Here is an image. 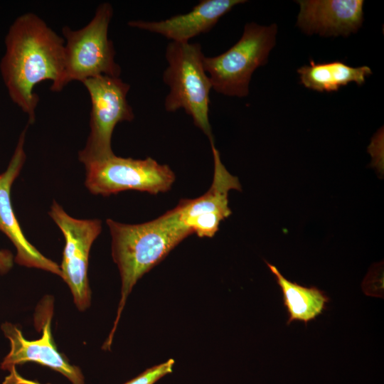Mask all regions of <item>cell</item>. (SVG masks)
<instances>
[{"label": "cell", "mask_w": 384, "mask_h": 384, "mask_svg": "<svg viewBox=\"0 0 384 384\" xmlns=\"http://www.w3.org/2000/svg\"><path fill=\"white\" fill-rule=\"evenodd\" d=\"M63 38L33 13L17 17L5 38L6 51L0 71L11 100L34 122L39 98L33 91L43 80L58 92L64 70Z\"/></svg>", "instance_id": "cell-1"}, {"label": "cell", "mask_w": 384, "mask_h": 384, "mask_svg": "<svg viewBox=\"0 0 384 384\" xmlns=\"http://www.w3.org/2000/svg\"><path fill=\"white\" fill-rule=\"evenodd\" d=\"M112 236V255L122 281L121 299L114 326L106 341L110 347L126 300L137 282L183 239L192 234L173 208L159 218L141 224L107 220Z\"/></svg>", "instance_id": "cell-2"}, {"label": "cell", "mask_w": 384, "mask_h": 384, "mask_svg": "<svg viewBox=\"0 0 384 384\" xmlns=\"http://www.w3.org/2000/svg\"><path fill=\"white\" fill-rule=\"evenodd\" d=\"M204 57L199 43L171 41L167 45L168 67L163 80L170 91L164 107L169 112L183 109L212 142L214 139L208 118L212 84L203 67Z\"/></svg>", "instance_id": "cell-3"}, {"label": "cell", "mask_w": 384, "mask_h": 384, "mask_svg": "<svg viewBox=\"0 0 384 384\" xmlns=\"http://www.w3.org/2000/svg\"><path fill=\"white\" fill-rule=\"evenodd\" d=\"M113 15L110 3L99 5L91 21L78 30L65 26L64 70L61 90L70 81L83 82L101 75L119 77L120 66L115 62V50L108 38V28Z\"/></svg>", "instance_id": "cell-4"}, {"label": "cell", "mask_w": 384, "mask_h": 384, "mask_svg": "<svg viewBox=\"0 0 384 384\" xmlns=\"http://www.w3.org/2000/svg\"><path fill=\"white\" fill-rule=\"evenodd\" d=\"M277 26L247 23L240 40L227 51L215 57H204L203 67L217 92L239 97L249 93L255 70L267 62L276 43Z\"/></svg>", "instance_id": "cell-5"}, {"label": "cell", "mask_w": 384, "mask_h": 384, "mask_svg": "<svg viewBox=\"0 0 384 384\" xmlns=\"http://www.w3.org/2000/svg\"><path fill=\"white\" fill-rule=\"evenodd\" d=\"M82 83L91 101L90 132L85 147L78 153L79 160L86 165L114 155L111 142L115 126L132 121L134 114L127 100L130 86L119 77L101 75Z\"/></svg>", "instance_id": "cell-6"}, {"label": "cell", "mask_w": 384, "mask_h": 384, "mask_svg": "<svg viewBox=\"0 0 384 384\" xmlns=\"http://www.w3.org/2000/svg\"><path fill=\"white\" fill-rule=\"evenodd\" d=\"M85 186L93 194L108 196L127 190L158 194L169 191L175 174L151 157L123 158L114 154L85 165Z\"/></svg>", "instance_id": "cell-7"}, {"label": "cell", "mask_w": 384, "mask_h": 384, "mask_svg": "<svg viewBox=\"0 0 384 384\" xmlns=\"http://www.w3.org/2000/svg\"><path fill=\"white\" fill-rule=\"evenodd\" d=\"M65 238L61 276L68 285L77 307L87 308L90 292L87 278L91 246L102 230L98 219L81 220L69 215L57 202L53 201L48 213Z\"/></svg>", "instance_id": "cell-8"}, {"label": "cell", "mask_w": 384, "mask_h": 384, "mask_svg": "<svg viewBox=\"0 0 384 384\" xmlns=\"http://www.w3.org/2000/svg\"><path fill=\"white\" fill-rule=\"evenodd\" d=\"M214 161V173L210 188L194 199H181L174 208L181 222L199 238H212L220 223L231 214L228 193L241 191L238 177L230 174L223 164L214 141L210 142Z\"/></svg>", "instance_id": "cell-9"}, {"label": "cell", "mask_w": 384, "mask_h": 384, "mask_svg": "<svg viewBox=\"0 0 384 384\" xmlns=\"http://www.w3.org/2000/svg\"><path fill=\"white\" fill-rule=\"evenodd\" d=\"M28 125L21 133L9 165L0 174V231L16 249L15 261L21 265L43 270L61 276L60 266L46 257L26 238L16 218L11 201V188L26 161L24 142Z\"/></svg>", "instance_id": "cell-10"}, {"label": "cell", "mask_w": 384, "mask_h": 384, "mask_svg": "<svg viewBox=\"0 0 384 384\" xmlns=\"http://www.w3.org/2000/svg\"><path fill=\"white\" fill-rule=\"evenodd\" d=\"M297 26L309 35L347 37L361 27L362 0H300Z\"/></svg>", "instance_id": "cell-11"}, {"label": "cell", "mask_w": 384, "mask_h": 384, "mask_svg": "<svg viewBox=\"0 0 384 384\" xmlns=\"http://www.w3.org/2000/svg\"><path fill=\"white\" fill-rule=\"evenodd\" d=\"M50 313L43 326L40 338L30 341L24 338L21 331L11 323H4L1 329L10 341V351L1 364L3 370H9L18 364L32 361L55 370L72 384H84L83 375L79 368L70 364L57 350L51 333Z\"/></svg>", "instance_id": "cell-12"}, {"label": "cell", "mask_w": 384, "mask_h": 384, "mask_svg": "<svg viewBox=\"0 0 384 384\" xmlns=\"http://www.w3.org/2000/svg\"><path fill=\"white\" fill-rule=\"evenodd\" d=\"M244 0H202L191 11L159 21L133 20L131 27L161 34L172 41L187 43L201 33L210 31L219 19Z\"/></svg>", "instance_id": "cell-13"}, {"label": "cell", "mask_w": 384, "mask_h": 384, "mask_svg": "<svg viewBox=\"0 0 384 384\" xmlns=\"http://www.w3.org/2000/svg\"><path fill=\"white\" fill-rule=\"evenodd\" d=\"M300 82L304 87L318 92H335L341 86L351 82L361 85L372 74L367 66L352 67L343 61L316 63L310 60L309 65L297 70Z\"/></svg>", "instance_id": "cell-14"}, {"label": "cell", "mask_w": 384, "mask_h": 384, "mask_svg": "<svg viewBox=\"0 0 384 384\" xmlns=\"http://www.w3.org/2000/svg\"><path fill=\"white\" fill-rule=\"evenodd\" d=\"M281 288L284 305L288 313L287 324L300 321L305 324L314 320L326 309L329 299L316 287H304L286 279L278 269L266 262Z\"/></svg>", "instance_id": "cell-15"}, {"label": "cell", "mask_w": 384, "mask_h": 384, "mask_svg": "<svg viewBox=\"0 0 384 384\" xmlns=\"http://www.w3.org/2000/svg\"><path fill=\"white\" fill-rule=\"evenodd\" d=\"M174 359L146 369L142 373L124 384H154L163 376L172 372Z\"/></svg>", "instance_id": "cell-16"}, {"label": "cell", "mask_w": 384, "mask_h": 384, "mask_svg": "<svg viewBox=\"0 0 384 384\" xmlns=\"http://www.w3.org/2000/svg\"><path fill=\"white\" fill-rule=\"evenodd\" d=\"M9 375L5 378L3 384H42L37 381L31 380L23 378L16 371V366L12 367L9 370Z\"/></svg>", "instance_id": "cell-17"}, {"label": "cell", "mask_w": 384, "mask_h": 384, "mask_svg": "<svg viewBox=\"0 0 384 384\" xmlns=\"http://www.w3.org/2000/svg\"><path fill=\"white\" fill-rule=\"evenodd\" d=\"M13 265V256L8 250H0V274L7 272Z\"/></svg>", "instance_id": "cell-18"}]
</instances>
